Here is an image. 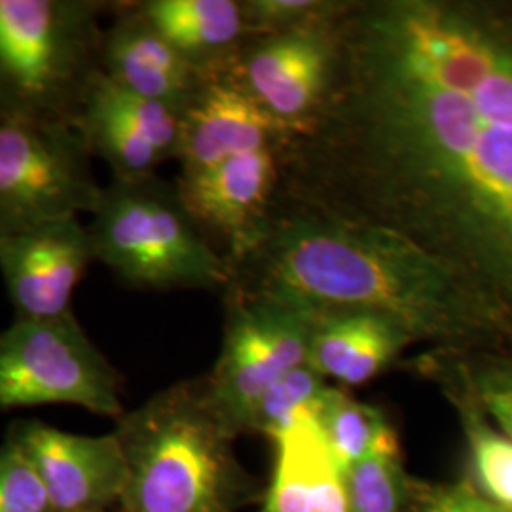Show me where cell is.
Segmentation results:
<instances>
[{"instance_id": "6da1fadb", "label": "cell", "mask_w": 512, "mask_h": 512, "mask_svg": "<svg viewBox=\"0 0 512 512\" xmlns=\"http://www.w3.org/2000/svg\"><path fill=\"white\" fill-rule=\"evenodd\" d=\"M329 90L275 145L274 207L382 226L512 321V2L357 0Z\"/></svg>"}, {"instance_id": "7a4b0ae2", "label": "cell", "mask_w": 512, "mask_h": 512, "mask_svg": "<svg viewBox=\"0 0 512 512\" xmlns=\"http://www.w3.org/2000/svg\"><path fill=\"white\" fill-rule=\"evenodd\" d=\"M232 285L315 313L368 311L446 353L512 346V321L456 268L382 226L272 207Z\"/></svg>"}, {"instance_id": "3957f363", "label": "cell", "mask_w": 512, "mask_h": 512, "mask_svg": "<svg viewBox=\"0 0 512 512\" xmlns=\"http://www.w3.org/2000/svg\"><path fill=\"white\" fill-rule=\"evenodd\" d=\"M114 433L128 463L124 512H238L251 495L205 378L165 387L118 418Z\"/></svg>"}, {"instance_id": "277c9868", "label": "cell", "mask_w": 512, "mask_h": 512, "mask_svg": "<svg viewBox=\"0 0 512 512\" xmlns=\"http://www.w3.org/2000/svg\"><path fill=\"white\" fill-rule=\"evenodd\" d=\"M95 0H0V122L78 124L101 76Z\"/></svg>"}, {"instance_id": "5b68a950", "label": "cell", "mask_w": 512, "mask_h": 512, "mask_svg": "<svg viewBox=\"0 0 512 512\" xmlns=\"http://www.w3.org/2000/svg\"><path fill=\"white\" fill-rule=\"evenodd\" d=\"M93 258L148 291H226L236 272L184 207L177 186L156 175L103 186L88 224Z\"/></svg>"}, {"instance_id": "8992f818", "label": "cell", "mask_w": 512, "mask_h": 512, "mask_svg": "<svg viewBox=\"0 0 512 512\" xmlns=\"http://www.w3.org/2000/svg\"><path fill=\"white\" fill-rule=\"evenodd\" d=\"M315 311L272 294L230 285L219 359L203 376L234 435L253 433L256 408L283 376L308 365Z\"/></svg>"}, {"instance_id": "52a82bcc", "label": "cell", "mask_w": 512, "mask_h": 512, "mask_svg": "<svg viewBox=\"0 0 512 512\" xmlns=\"http://www.w3.org/2000/svg\"><path fill=\"white\" fill-rule=\"evenodd\" d=\"M122 376L73 311L19 319L0 332V412L71 404L118 420L126 414Z\"/></svg>"}, {"instance_id": "ba28073f", "label": "cell", "mask_w": 512, "mask_h": 512, "mask_svg": "<svg viewBox=\"0 0 512 512\" xmlns=\"http://www.w3.org/2000/svg\"><path fill=\"white\" fill-rule=\"evenodd\" d=\"M73 124L0 122V238L92 215L103 186Z\"/></svg>"}, {"instance_id": "9c48e42d", "label": "cell", "mask_w": 512, "mask_h": 512, "mask_svg": "<svg viewBox=\"0 0 512 512\" xmlns=\"http://www.w3.org/2000/svg\"><path fill=\"white\" fill-rule=\"evenodd\" d=\"M332 19L255 37L224 71L287 133L310 122L329 90L336 59Z\"/></svg>"}, {"instance_id": "30bf717a", "label": "cell", "mask_w": 512, "mask_h": 512, "mask_svg": "<svg viewBox=\"0 0 512 512\" xmlns=\"http://www.w3.org/2000/svg\"><path fill=\"white\" fill-rule=\"evenodd\" d=\"M6 439L33 463L55 512H105L120 507L128 463L114 431L92 437L25 420L14 421Z\"/></svg>"}, {"instance_id": "8fae6325", "label": "cell", "mask_w": 512, "mask_h": 512, "mask_svg": "<svg viewBox=\"0 0 512 512\" xmlns=\"http://www.w3.org/2000/svg\"><path fill=\"white\" fill-rule=\"evenodd\" d=\"M279 183L275 147L236 156L192 175H179L184 207L207 238L224 243V256L236 268L251 255L272 217Z\"/></svg>"}, {"instance_id": "7c38bea8", "label": "cell", "mask_w": 512, "mask_h": 512, "mask_svg": "<svg viewBox=\"0 0 512 512\" xmlns=\"http://www.w3.org/2000/svg\"><path fill=\"white\" fill-rule=\"evenodd\" d=\"M88 224L65 219L0 238V274L19 319L71 313L74 291L92 264Z\"/></svg>"}, {"instance_id": "4fadbf2b", "label": "cell", "mask_w": 512, "mask_h": 512, "mask_svg": "<svg viewBox=\"0 0 512 512\" xmlns=\"http://www.w3.org/2000/svg\"><path fill=\"white\" fill-rule=\"evenodd\" d=\"M181 112L116 86L105 74L95 80L78 129L93 158L110 165L114 179L154 175L156 167L177 156Z\"/></svg>"}, {"instance_id": "5bb4252c", "label": "cell", "mask_w": 512, "mask_h": 512, "mask_svg": "<svg viewBox=\"0 0 512 512\" xmlns=\"http://www.w3.org/2000/svg\"><path fill=\"white\" fill-rule=\"evenodd\" d=\"M287 131L228 74L205 80L181 116V175L200 173L241 154L272 148Z\"/></svg>"}, {"instance_id": "9a60e30c", "label": "cell", "mask_w": 512, "mask_h": 512, "mask_svg": "<svg viewBox=\"0 0 512 512\" xmlns=\"http://www.w3.org/2000/svg\"><path fill=\"white\" fill-rule=\"evenodd\" d=\"M101 69L116 86L183 114L207 76L165 40L135 4H120L103 33Z\"/></svg>"}, {"instance_id": "2e32d148", "label": "cell", "mask_w": 512, "mask_h": 512, "mask_svg": "<svg viewBox=\"0 0 512 512\" xmlns=\"http://www.w3.org/2000/svg\"><path fill=\"white\" fill-rule=\"evenodd\" d=\"M323 403L300 410L270 437L274 471L260 512H349L346 473L321 425Z\"/></svg>"}, {"instance_id": "e0dca14e", "label": "cell", "mask_w": 512, "mask_h": 512, "mask_svg": "<svg viewBox=\"0 0 512 512\" xmlns=\"http://www.w3.org/2000/svg\"><path fill=\"white\" fill-rule=\"evenodd\" d=\"M414 338L393 319L368 311L317 313L308 366L346 387L372 382L393 365Z\"/></svg>"}, {"instance_id": "ac0fdd59", "label": "cell", "mask_w": 512, "mask_h": 512, "mask_svg": "<svg viewBox=\"0 0 512 512\" xmlns=\"http://www.w3.org/2000/svg\"><path fill=\"white\" fill-rule=\"evenodd\" d=\"M135 6L207 78L224 73L251 38L238 0H147Z\"/></svg>"}, {"instance_id": "d6986e66", "label": "cell", "mask_w": 512, "mask_h": 512, "mask_svg": "<svg viewBox=\"0 0 512 512\" xmlns=\"http://www.w3.org/2000/svg\"><path fill=\"white\" fill-rule=\"evenodd\" d=\"M423 372L433 374L456 408L469 458V482L499 509L512 512V437L495 425L465 382L454 353L437 351L425 359Z\"/></svg>"}, {"instance_id": "ffe728a7", "label": "cell", "mask_w": 512, "mask_h": 512, "mask_svg": "<svg viewBox=\"0 0 512 512\" xmlns=\"http://www.w3.org/2000/svg\"><path fill=\"white\" fill-rule=\"evenodd\" d=\"M321 425L346 475L351 467L376 452L401 448L397 431L378 406L361 403L336 387H330L321 408Z\"/></svg>"}, {"instance_id": "44dd1931", "label": "cell", "mask_w": 512, "mask_h": 512, "mask_svg": "<svg viewBox=\"0 0 512 512\" xmlns=\"http://www.w3.org/2000/svg\"><path fill=\"white\" fill-rule=\"evenodd\" d=\"M349 512H408L414 482L404 471L401 448L359 461L346 475Z\"/></svg>"}, {"instance_id": "7402d4cb", "label": "cell", "mask_w": 512, "mask_h": 512, "mask_svg": "<svg viewBox=\"0 0 512 512\" xmlns=\"http://www.w3.org/2000/svg\"><path fill=\"white\" fill-rule=\"evenodd\" d=\"M476 401L512 437V353H454Z\"/></svg>"}, {"instance_id": "603a6c76", "label": "cell", "mask_w": 512, "mask_h": 512, "mask_svg": "<svg viewBox=\"0 0 512 512\" xmlns=\"http://www.w3.org/2000/svg\"><path fill=\"white\" fill-rule=\"evenodd\" d=\"M330 385L310 366H300L275 382L256 408L253 433L272 437L281 431L300 410L325 401Z\"/></svg>"}, {"instance_id": "cb8c5ba5", "label": "cell", "mask_w": 512, "mask_h": 512, "mask_svg": "<svg viewBox=\"0 0 512 512\" xmlns=\"http://www.w3.org/2000/svg\"><path fill=\"white\" fill-rule=\"evenodd\" d=\"M0 512H55L37 469L8 439L0 444Z\"/></svg>"}, {"instance_id": "d4e9b609", "label": "cell", "mask_w": 512, "mask_h": 512, "mask_svg": "<svg viewBox=\"0 0 512 512\" xmlns=\"http://www.w3.org/2000/svg\"><path fill=\"white\" fill-rule=\"evenodd\" d=\"M344 2L325 0H249L243 2L251 37L272 35L334 18Z\"/></svg>"}, {"instance_id": "484cf974", "label": "cell", "mask_w": 512, "mask_h": 512, "mask_svg": "<svg viewBox=\"0 0 512 512\" xmlns=\"http://www.w3.org/2000/svg\"><path fill=\"white\" fill-rule=\"evenodd\" d=\"M408 512H505L488 501L469 482L461 478L448 484H418L414 482L412 503Z\"/></svg>"}, {"instance_id": "4316f807", "label": "cell", "mask_w": 512, "mask_h": 512, "mask_svg": "<svg viewBox=\"0 0 512 512\" xmlns=\"http://www.w3.org/2000/svg\"><path fill=\"white\" fill-rule=\"evenodd\" d=\"M105 512H124V511H122V509H120V507H116V509H110V511H105Z\"/></svg>"}]
</instances>
